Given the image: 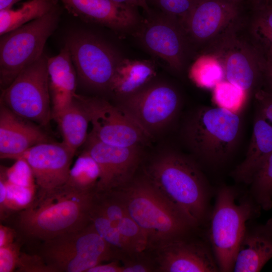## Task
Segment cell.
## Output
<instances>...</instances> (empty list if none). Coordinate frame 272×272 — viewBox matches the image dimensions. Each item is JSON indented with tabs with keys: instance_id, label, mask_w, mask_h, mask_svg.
Listing matches in <instances>:
<instances>
[{
	"instance_id": "obj_17",
	"label": "cell",
	"mask_w": 272,
	"mask_h": 272,
	"mask_svg": "<svg viewBox=\"0 0 272 272\" xmlns=\"http://www.w3.org/2000/svg\"><path fill=\"white\" fill-rule=\"evenodd\" d=\"M0 104L1 159L15 160L31 147L51 141L42 126Z\"/></svg>"
},
{
	"instance_id": "obj_30",
	"label": "cell",
	"mask_w": 272,
	"mask_h": 272,
	"mask_svg": "<svg viewBox=\"0 0 272 272\" xmlns=\"http://www.w3.org/2000/svg\"><path fill=\"white\" fill-rule=\"evenodd\" d=\"M248 95L239 87L223 80L213 88V99L217 107L238 113L245 104Z\"/></svg>"
},
{
	"instance_id": "obj_12",
	"label": "cell",
	"mask_w": 272,
	"mask_h": 272,
	"mask_svg": "<svg viewBox=\"0 0 272 272\" xmlns=\"http://www.w3.org/2000/svg\"><path fill=\"white\" fill-rule=\"evenodd\" d=\"M214 53L220 60L227 81L248 93L261 81L263 63L262 51L236 39L229 33L220 40Z\"/></svg>"
},
{
	"instance_id": "obj_27",
	"label": "cell",
	"mask_w": 272,
	"mask_h": 272,
	"mask_svg": "<svg viewBox=\"0 0 272 272\" xmlns=\"http://www.w3.org/2000/svg\"><path fill=\"white\" fill-rule=\"evenodd\" d=\"M189 75L197 86L205 89H213L225 79L223 66L214 53L198 57L190 67Z\"/></svg>"
},
{
	"instance_id": "obj_45",
	"label": "cell",
	"mask_w": 272,
	"mask_h": 272,
	"mask_svg": "<svg viewBox=\"0 0 272 272\" xmlns=\"http://www.w3.org/2000/svg\"><path fill=\"white\" fill-rule=\"evenodd\" d=\"M230 1H231V2H233L236 4H237L240 1V0H229Z\"/></svg>"
},
{
	"instance_id": "obj_14",
	"label": "cell",
	"mask_w": 272,
	"mask_h": 272,
	"mask_svg": "<svg viewBox=\"0 0 272 272\" xmlns=\"http://www.w3.org/2000/svg\"><path fill=\"white\" fill-rule=\"evenodd\" d=\"M75 152L62 142L35 145L17 156L30 167L37 189L49 190L64 184Z\"/></svg>"
},
{
	"instance_id": "obj_37",
	"label": "cell",
	"mask_w": 272,
	"mask_h": 272,
	"mask_svg": "<svg viewBox=\"0 0 272 272\" xmlns=\"http://www.w3.org/2000/svg\"><path fill=\"white\" fill-rule=\"evenodd\" d=\"M18 271L53 272L40 254L30 255L21 252L18 265Z\"/></svg>"
},
{
	"instance_id": "obj_33",
	"label": "cell",
	"mask_w": 272,
	"mask_h": 272,
	"mask_svg": "<svg viewBox=\"0 0 272 272\" xmlns=\"http://www.w3.org/2000/svg\"><path fill=\"white\" fill-rule=\"evenodd\" d=\"M9 181L26 187H37L33 174L28 164L22 159L17 160L11 167L1 166V172Z\"/></svg>"
},
{
	"instance_id": "obj_32",
	"label": "cell",
	"mask_w": 272,
	"mask_h": 272,
	"mask_svg": "<svg viewBox=\"0 0 272 272\" xmlns=\"http://www.w3.org/2000/svg\"><path fill=\"white\" fill-rule=\"evenodd\" d=\"M252 26L253 35L261 50L272 49V5L255 10Z\"/></svg>"
},
{
	"instance_id": "obj_15",
	"label": "cell",
	"mask_w": 272,
	"mask_h": 272,
	"mask_svg": "<svg viewBox=\"0 0 272 272\" xmlns=\"http://www.w3.org/2000/svg\"><path fill=\"white\" fill-rule=\"evenodd\" d=\"M184 34L180 24L165 14L147 21L139 37L149 51L164 60L173 70L180 72L185 59Z\"/></svg>"
},
{
	"instance_id": "obj_41",
	"label": "cell",
	"mask_w": 272,
	"mask_h": 272,
	"mask_svg": "<svg viewBox=\"0 0 272 272\" xmlns=\"http://www.w3.org/2000/svg\"><path fill=\"white\" fill-rule=\"evenodd\" d=\"M16 232L14 229L0 225V247L7 246L14 242L16 237Z\"/></svg>"
},
{
	"instance_id": "obj_43",
	"label": "cell",
	"mask_w": 272,
	"mask_h": 272,
	"mask_svg": "<svg viewBox=\"0 0 272 272\" xmlns=\"http://www.w3.org/2000/svg\"><path fill=\"white\" fill-rule=\"evenodd\" d=\"M21 0H0V10L12 8V6Z\"/></svg>"
},
{
	"instance_id": "obj_10",
	"label": "cell",
	"mask_w": 272,
	"mask_h": 272,
	"mask_svg": "<svg viewBox=\"0 0 272 272\" xmlns=\"http://www.w3.org/2000/svg\"><path fill=\"white\" fill-rule=\"evenodd\" d=\"M178 93L165 83H149L137 92L121 99L119 106L152 138L167 126L180 108Z\"/></svg>"
},
{
	"instance_id": "obj_18",
	"label": "cell",
	"mask_w": 272,
	"mask_h": 272,
	"mask_svg": "<svg viewBox=\"0 0 272 272\" xmlns=\"http://www.w3.org/2000/svg\"><path fill=\"white\" fill-rule=\"evenodd\" d=\"M66 10L83 20L117 30L135 26L139 21L136 8L112 0H60Z\"/></svg>"
},
{
	"instance_id": "obj_47",
	"label": "cell",
	"mask_w": 272,
	"mask_h": 272,
	"mask_svg": "<svg viewBox=\"0 0 272 272\" xmlns=\"http://www.w3.org/2000/svg\"><path fill=\"white\" fill-rule=\"evenodd\" d=\"M193 3H194L197 0H188Z\"/></svg>"
},
{
	"instance_id": "obj_7",
	"label": "cell",
	"mask_w": 272,
	"mask_h": 272,
	"mask_svg": "<svg viewBox=\"0 0 272 272\" xmlns=\"http://www.w3.org/2000/svg\"><path fill=\"white\" fill-rule=\"evenodd\" d=\"M48 58L43 53L23 69L2 90L0 100L17 115L42 127L47 126L52 119Z\"/></svg>"
},
{
	"instance_id": "obj_35",
	"label": "cell",
	"mask_w": 272,
	"mask_h": 272,
	"mask_svg": "<svg viewBox=\"0 0 272 272\" xmlns=\"http://www.w3.org/2000/svg\"><path fill=\"white\" fill-rule=\"evenodd\" d=\"M165 15L180 24L194 3L188 0H154Z\"/></svg>"
},
{
	"instance_id": "obj_6",
	"label": "cell",
	"mask_w": 272,
	"mask_h": 272,
	"mask_svg": "<svg viewBox=\"0 0 272 272\" xmlns=\"http://www.w3.org/2000/svg\"><path fill=\"white\" fill-rule=\"evenodd\" d=\"M59 14L54 8L44 16L1 36L0 85L7 88L25 67L43 53L56 29Z\"/></svg>"
},
{
	"instance_id": "obj_5",
	"label": "cell",
	"mask_w": 272,
	"mask_h": 272,
	"mask_svg": "<svg viewBox=\"0 0 272 272\" xmlns=\"http://www.w3.org/2000/svg\"><path fill=\"white\" fill-rule=\"evenodd\" d=\"M237 197V193L231 187H221L211 217L209 237L221 271H233L246 222L257 216L261 209L254 201Z\"/></svg>"
},
{
	"instance_id": "obj_13",
	"label": "cell",
	"mask_w": 272,
	"mask_h": 272,
	"mask_svg": "<svg viewBox=\"0 0 272 272\" xmlns=\"http://www.w3.org/2000/svg\"><path fill=\"white\" fill-rule=\"evenodd\" d=\"M238 15L237 4L229 0H197L181 24L193 40L202 43L228 34Z\"/></svg>"
},
{
	"instance_id": "obj_3",
	"label": "cell",
	"mask_w": 272,
	"mask_h": 272,
	"mask_svg": "<svg viewBox=\"0 0 272 272\" xmlns=\"http://www.w3.org/2000/svg\"><path fill=\"white\" fill-rule=\"evenodd\" d=\"M129 215L144 232L151 252L193 228L143 174L113 189Z\"/></svg>"
},
{
	"instance_id": "obj_1",
	"label": "cell",
	"mask_w": 272,
	"mask_h": 272,
	"mask_svg": "<svg viewBox=\"0 0 272 272\" xmlns=\"http://www.w3.org/2000/svg\"><path fill=\"white\" fill-rule=\"evenodd\" d=\"M143 175L193 228L203 223L208 210L209 189L194 161L178 152L165 151L149 161Z\"/></svg>"
},
{
	"instance_id": "obj_4",
	"label": "cell",
	"mask_w": 272,
	"mask_h": 272,
	"mask_svg": "<svg viewBox=\"0 0 272 272\" xmlns=\"http://www.w3.org/2000/svg\"><path fill=\"white\" fill-rule=\"evenodd\" d=\"M238 113L216 107H201L189 116L183 128L190 151L203 163L218 166L236 150L241 131Z\"/></svg>"
},
{
	"instance_id": "obj_40",
	"label": "cell",
	"mask_w": 272,
	"mask_h": 272,
	"mask_svg": "<svg viewBox=\"0 0 272 272\" xmlns=\"http://www.w3.org/2000/svg\"><path fill=\"white\" fill-rule=\"evenodd\" d=\"M118 259L100 263L90 268L87 272H122L121 263Z\"/></svg>"
},
{
	"instance_id": "obj_20",
	"label": "cell",
	"mask_w": 272,
	"mask_h": 272,
	"mask_svg": "<svg viewBox=\"0 0 272 272\" xmlns=\"http://www.w3.org/2000/svg\"><path fill=\"white\" fill-rule=\"evenodd\" d=\"M272 258V218L264 224L246 225L233 271L257 272Z\"/></svg>"
},
{
	"instance_id": "obj_44",
	"label": "cell",
	"mask_w": 272,
	"mask_h": 272,
	"mask_svg": "<svg viewBox=\"0 0 272 272\" xmlns=\"http://www.w3.org/2000/svg\"><path fill=\"white\" fill-rule=\"evenodd\" d=\"M254 10L262 7L268 5L269 0H250Z\"/></svg>"
},
{
	"instance_id": "obj_16",
	"label": "cell",
	"mask_w": 272,
	"mask_h": 272,
	"mask_svg": "<svg viewBox=\"0 0 272 272\" xmlns=\"http://www.w3.org/2000/svg\"><path fill=\"white\" fill-rule=\"evenodd\" d=\"M187 236L171 240L154 250L156 271L214 272L219 271L215 257L202 243Z\"/></svg>"
},
{
	"instance_id": "obj_19",
	"label": "cell",
	"mask_w": 272,
	"mask_h": 272,
	"mask_svg": "<svg viewBox=\"0 0 272 272\" xmlns=\"http://www.w3.org/2000/svg\"><path fill=\"white\" fill-rule=\"evenodd\" d=\"M40 252L70 253L100 263L118 259L115 251L100 237L91 223L81 229L43 241Z\"/></svg>"
},
{
	"instance_id": "obj_21",
	"label": "cell",
	"mask_w": 272,
	"mask_h": 272,
	"mask_svg": "<svg viewBox=\"0 0 272 272\" xmlns=\"http://www.w3.org/2000/svg\"><path fill=\"white\" fill-rule=\"evenodd\" d=\"M47 69L52 102V118L69 106L76 95L77 73L67 46L48 57Z\"/></svg>"
},
{
	"instance_id": "obj_24",
	"label": "cell",
	"mask_w": 272,
	"mask_h": 272,
	"mask_svg": "<svg viewBox=\"0 0 272 272\" xmlns=\"http://www.w3.org/2000/svg\"><path fill=\"white\" fill-rule=\"evenodd\" d=\"M57 123L62 142L74 152L85 143L90 123L88 116L75 97L71 103L52 117Z\"/></svg>"
},
{
	"instance_id": "obj_11",
	"label": "cell",
	"mask_w": 272,
	"mask_h": 272,
	"mask_svg": "<svg viewBox=\"0 0 272 272\" xmlns=\"http://www.w3.org/2000/svg\"><path fill=\"white\" fill-rule=\"evenodd\" d=\"M84 151L97 162L101 176L96 192L119 188L135 176L142 159L141 147H120L105 144L91 132Z\"/></svg>"
},
{
	"instance_id": "obj_2",
	"label": "cell",
	"mask_w": 272,
	"mask_h": 272,
	"mask_svg": "<svg viewBox=\"0 0 272 272\" xmlns=\"http://www.w3.org/2000/svg\"><path fill=\"white\" fill-rule=\"evenodd\" d=\"M95 192L80 191L65 184L37 189L32 203L20 211L18 227L27 237L43 242L81 229L90 223Z\"/></svg>"
},
{
	"instance_id": "obj_9",
	"label": "cell",
	"mask_w": 272,
	"mask_h": 272,
	"mask_svg": "<svg viewBox=\"0 0 272 272\" xmlns=\"http://www.w3.org/2000/svg\"><path fill=\"white\" fill-rule=\"evenodd\" d=\"M92 124L90 131L101 142L120 147H141L151 138L119 106L107 100L76 94Z\"/></svg>"
},
{
	"instance_id": "obj_26",
	"label": "cell",
	"mask_w": 272,
	"mask_h": 272,
	"mask_svg": "<svg viewBox=\"0 0 272 272\" xmlns=\"http://www.w3.org/2000/svg\"><path fill=\"white\" fill-rule=\"evenodd\" d=\"M100 176L99 165L83 150L71 167L64 184L80 191L96 192Z\"/></svg>"
},
{
	"instance_id": "obj_25",
	"label": "cell",
	"mask_w": 272,
	"mask_h": 272,
	"mask_svg": "<svg viewBox=\"0 0 272 272\" xmlns=\"http://www.w3.org/2000/svg\"><path fill=\"white\" fill-rule=\"evenodd\" d=\"M54 0H29L16 9L0 10V35L37 19L54 8Z\"/></svg>"
},
{
	"instance_id": "obj_29",
	"label": "cell",
	"mask_w": 272,
	"mask_h": 272,
	"mask_svg": "<svg viewBox=\"0 0 272 272\" xmlns=\"http://www.w3.org/2000/svg\"><path fill=\"white\" fill-rule=\"evenodd\" d=\"M253 200L264 210L272 208V154L253 177L251 183Z\"/></svg>"
},
{
	"instance_id": "obj_31",
	"label": "cell",
	"mask_w": 272,
	"mask_h": 272,
	"mask_svg": "<svg viewBox=\"0 0 272 272\" xmlns=\"http://www.w3.org/2000/svg\"><path fill=\"white\" fill-rule=\"evenodd\" d=\"M7 189V197L4 208L0 213L1 220H3L12 212L21 211L28 208L34 199L37 187H26L13 183L7 180L0 172Z\"/></svg>"
},
{
	"instance_id": "obj_42",
	"label": "cell",
	"mask_w": 272,
	"mask_h": 272,
	"mask_svg": "<svg viewBox=\"0 0 272 272\" xmlns=\"http://www.w3.org/2000/svg\"><path fill=\"white\" fill-rule=\"evenodd\" d=\"M114 2L134 8L140 7L148 14H150V10L148 4V0H112Z\"/></svg>"
},
{
	"instance_id": "obj_34",
	"label": "cell",
	"mask_w": 272,
	"mask_h": 272,
	"mask_svg": "<svg viewBox=\"0 0 272 272\" xmlns=\"http://www.w3.org/2000/svg\"><path fill=\"white\" fill-rule=\"evenodd\" d=\"M147 253L148 251L122 257L119 260L121 261L122 272L156 271L154 258Z\"/></svg>"
},
{
	"instance_id": "obj_46",
	"label": "cell",
	"mask_w": 272,
	"mask_h": 272,
	"mask_svg": "<svg viewBox=\"0 0 272 272\" xmlns=\"http://www.w3.org/2000/svg\"><path fill=\"white\" fill-rule=\"evenodd\" d=\"M268 5H272V0H269Z\"/></svg>"
},
{
	"instance_id": "obj_38",
	"label": "cell",
	"mask_w": 272,
	"mask_h": 272,
	"mask_svg": "<svg viewBox=\"0 0 272 272\" xmlns=\"http://www.w3.org/2000/svg\"><path fill=\"white\" fill-rule=\"evenodd\" d=\"M257 105V113L272 125V94L263 89H259L255 94Z\"/></svg>"
},
{
	"instance_id": "obj_28",
	"label": "cell",
	"mask_w": 272,
	"mask_h": 272,
	"mask_svg": "<svg viewBox=\"0 0 272 272\" xmlns=\"http://www.w3.org/2000/svg\"><path fill=\"white\" fill-rule=\"evenodd\" d=\"M89 218L90 223L98 234L115 251L119 260L129 255L127 248L118 230L98 205L95 195L90 210Z\"/></svg>"
},
{
	"instance_id": "obj_39",
	"label": "cell",
	"mask_w": 272,
	"mask_h": 272,
	"mask_svg": "<svg viewBox=\"0 0 272 272\" xmlns=\"http://www.w3.org/2000/svg\"><path fill=\"white\" fill-rule=\"evenodd\" d=\"M261 50L263 55L261 81L265 89H263L272 94V49Z\"/></svg>"
},
{
	"instance_id": "obj_23",
	"label": "cell",
	"mask_w": 272,
	"mask_h": 272,
	"mask_svg": "<svg viewBox=\"0 0 272 272\" xmlns=\"http://www.w3.org/2000/svg\"><path fill=\"white\" fill-rule=\"evenodd\" d=\"M156 75L155 66L148 60L122 58L115 69L108 91L121 99L148 85Z\"/></svg>"
},
{
	"instance_id": "obj_22",
	"label": "cell",
	"mask_w": 272,
	"mask_h": 272,
	"mask_svg": "<svg viewBox=\"0 0 272 272\" xmlns=\"http://www.w3.org/2000/svg\"><path fill=\"white\" fill-rule=\"evenodd\" d=\"M271 154L272 125L257 113L245 159L232 172V177L237 182L250 184Z\"/></svg>"
},
{
	"instance_id": "obj_36",
	"label": "cell",
	"mask_w": 272,
	"mask_h": 272,
	"mask_svg": "<svg viewBox=\"0 0 272 272\" xmlns=\"http://www.w3.org/2000/svg\"><path fill=\"white\" fill-rule=\"evenodd\" d=\"M20 244L18 242L0 247V272H12L16 268L19 261Z\"/></svg>"
},
{
	"instance_id": "obj_8",
	"label": "cell",
	"mask_w": 272,
	"mask_h": 272,
	"mask_svg": "<svg viewBox=\"0 0 272 272\" xmlns=\"http://www.w3.org/2000/svg\"><path fill=\"white\" fill-rule=\"evenodd\" d=\"M65 44L82 83L93 89L108 90L122 59L116 51L101 39L87 32L70 35Z\"/></svg>"
}]
</instances>
